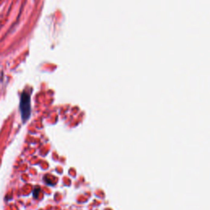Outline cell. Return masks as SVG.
Instances as JSON below:
<instances>
[{"label":"cell","instance_id":"6da1fadb","mask_svg":"<svg viewBox=\"0 0 210 210\" xmlns=\"http://www.w3.org/2000/svg\"><path fill=\"white\" fill-rule=\"evenodd\" d=\"M20 112L22 120L24 121L28 120V118L31 116V96L26 91H24L21 95Z\"/></svg>","mask_w":210,"mask_h":210}]
</instances>
